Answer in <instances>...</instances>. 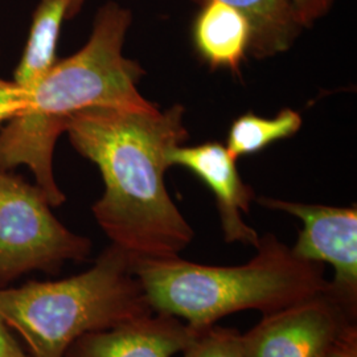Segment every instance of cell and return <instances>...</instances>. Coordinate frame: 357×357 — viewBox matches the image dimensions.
Listing matches in <instances>:
<instances>
[{
  "label": "cell",
  "instance_id": "obj_1",
  "mask_svg": "<svg viewBox=\"0 0 357 357\" xmlns=\"http://www.w3.org/2000/svg\"><path fill=\"white\" fill-rule=\"evenodd\" d=\"M184 115L178 103L166 110L94 106L65 128L73 149L102 176L105 191L93 216L134 262L178 257L195 238L165 180L168 153L190 137Z\"/></svg>",
  "mask_w": 357,
  "mask_h": 357
},
{
  "label": "cell",
  "instance_id": "obj_2",
  "mask_svg": "<svg viewBox=\"0 0 357 357\" xmlns=\"http://www.w3.org/2000/svg\"><path fill=\"white\" fill-rule=\"evenodd\" d=\"M131 23L128 7L101 6L86 44L54 64L29 90L26 109L0 131V168L28 167L53 208L66 202L54 178L53 153L69 119L94 106H155L138 89L144 69L123 54Z\"/></svg>",
  "mask_w": 357,
  "mask_h": 357
},
{
  "label": "cell",
  "instance_id": "obj_3",
  "mask_svg": "<svg viewBox=\"0 0 357 357\" xmlns=\"http://www.w3.org/2000/svg\"><path fill=\"white\" fill-rule=\"evenodd\" d=\"M255 257L237 266H212L178 257L135 261L132 268L155 312L202 331L229 315H262L324 293V265L302 259L278 237H259Z\"/></svg>",
  "mask_w": 357,
  "mask_h": 357
},
{
  "label": "cell",
  "instance_id": "obj_4",
  "mask_svg": "<svg viewBox=\"0 0 357 357\" xmlns=\"http://www.w3.org/2000/svg\"><path fill=\"white\" fill-rule=\"evenodd\" d=\"M134 259L110 243L85 271L59 281L0 289V318L32 357H64L81 336L153 312Z\"/></svg>",
  "mask_w": 357,
  "mask_h": 357
},
{
  "label": "cell",
  "instance_id": "obj_5",
  "mask_svg": "<svg viewBox=\"0 0 357 357\" xmlns=\"http://www.w3.org/2000/svg\"><path fill=\"white\" fill-rule=\"evenodd\" d=\"M52 208L36 184L0 168V289L28 273H57L89 258L91 241L68 229Z\"/></svg>",
  "mask_w": 357,
  "mask_h": 357
},
{
  "label": "cell",
  "instance_id": "obj_6",
  "mask_svg": "<svg viewBox=\"0 0 357 357\" xmlns=\"http://www.w3.org/2000/svg\"><path fill=\"white\" fill-rule=\"evenodd\" d=\"M266 209L280 211L296 217L303 227L291 246L294 255L302 259L330 265L333 278L327 291L345 310L357 314V208L305 204L274 199L255 197Z\"/></svg>",
  "mask_w": 357,
  "mask_h": 357
},
{
  "label": "cell",
  "instance_id": "obj_7",
  "mask_svg": "<svg viewBox=\"0 0 357 357\" xmlns=\"http://www.w3.org/2000/svg\"><path fill=\"white\" fill-rule=\"evenodd\" d=\"M355 320L326 290L264 315L243 335V356L324 357Z\"/></svg>",
  "mask_w": 357,
  "mask_h": 357
},
{
  "label": "cell",
  "instance_id": "obj_8",
  "mask_svg": "<svg viewBox=\"0 0 357 357\" xmlns=\"http://www.w3.org/2000/svg\"><path fill=\"white\" fill-rule=\"evenodd\" d=\"M169 167L190 169L204 181L216 199L224 241L243 243L255 248L259 243L258 231L243 221L249 213L255 193L245 184L237 169L236 159L227 147L218 142H206L197 146H178L168 153Z\"/></svg>",
  "mask_w": 357,
  "mask_h": 357
},
{
  "label": "cell",
  "instance_id": "obj_9",
  "mask_svg": "<svg viewBox=\"0 0 357 357\" xmlns=\"http://www.w3.org/2000/svg\"><path fill=\"white\" fill-rule=\"evenodd\" d=\"M183 320L165 312H150L105 331L77 339L64 357H174L196 335Z\"/></svg>",
  "mask_w": 357,
  "mask_h": 357
},
{
  "label": "cell",
  "instance_id": "obj_10",
  "mask_svg": "<svg viewBox=\"0 0 357 357\" xmlns=\"http://www.w3.org/2000/svg\"><path fill=\"white\" fill-rule=\"evenodd\" d=\"M200 7L192 24L195 50L211 68L237 73L250 48L248 19L218 0H209Z\"/></svg>",
  "mask_w": 357,
  "mask_h": 357
},
{
  "label": "cell",
  "instance_id": "obj_11",
  "mask_svg": "<svg viewBox=\"0 0 357 357\" xmlns=\"http://www.w3.org/2000/svg\"><path fill=\"white\" fill-rule=\"evenodd\" d=\"M204 4L209 0H195ZM236 8L252 29L249 53L258 60L290 51L305 29L291 0H218Z\"/></svg>",
  "mask_w": 357,
  "mask_h": 357
},
{
  "label": "cell",
  "instance_id": "obj_12",
  "mask_svg": "<svg viewBox=\"0 0 357 357\" xmlns=\"http://www.w3.org/2000/svg\"><path fill=\"white\" fill-rule=\"evenodd\" d=\"M68 0H40L32 13L26 47L13 72V81L22 89H32L57 59V45L66 20Z\"/></svg>",
  "mask_w": 357,
  "mask_h": 357
},
{
  "label": "cell",
  "instance_id": "obj_13",
  "mask_svg": "<svg viewBox=\"0 0 357 357\" xmlns=\"http://www.w3.org/2000/svg\"><path fill=\"white\" fill-rule=\"evenodd\" d=\"M301 128L302 115L289 107L281 110L274 118L248 113L233 121L225 147L237 160L241 156L262 151L274 142L293 137Z\"/></svg>",
  "mask_w": 357,
  "mask_h": 357
},
{
  "label": "cell",
  "instance_id": "obj_14",
  "mask_svg": "<svg viewBox=\"0 0 357 357\" xmlns=\"http://www.w3.org/2000/svg\"><path fill=\"white\" fill-rule=\"evenodd\" d=\"M181 354L183 357H245L243 333L236 328L213 324L196 332Z\"/></svg>",
  "mask_w": 357,
  "mask_h": 357
},
{
  "label": "cell",
  "instance_id": "obj_15",
  "mask_svg": "<svg viewBox=\"0 0 357 357\" xmlns=\"http://www.w3.org/2000/svg\"><path fill=\"white\" fill-rule=\"evenodd\" d=\"M29 91L17 86L13 79L0 77V126L8 123L26 109Z\"/></svg>",
  "mask_w": 357,
  "mask_h": 357
},
{
  "label": "cell",
  "instance_id": "obj_16",
  "mask_svg": "<svg viewBox=\"0 0 357 357\" xmlns=\"http://www.w3.org/2000/svg\"><path fill=\"white\" fill-rule=\"evenodd\" d=\"M303 28L314 26L327 16L337 0H291Z\"/></svg>",
  "mask_w": 357,
  "mask_h": 357
},
{
  "label": "cell",
  "instance_id": "obj_17",
  "mask_svg": "<svg viewBox=\"0 0 357 357\" xmlns=\"http://www.w3.org/2000/svg\"><path fill=\"white\" fill-rule=\"evenodd\" d=\"M324 357H357V326H349Z\"/></svg>",
  "mask_w": 357,
  "mask_h": 357
},
{
  "label": "cell",
  "instance_id": "obj_18",
  "mask_svg": "<svg viewBox=\"0 0 357 357\" xmlns=\"http://www.w3.org/2000/svg\"><path fill=\"white\" fill-rule=\"evenodd\" d=\"M0 357H32L13 336V331L0 318Z\"/></svg>",
  "mask_w": 357,
  "mask_h": 357
},
{
  "label": "cell",
  "instance_id": "obj_19",
  "mask_svg": "<svg viewBox=\"0 0 357 357\" xmlns=\"http://www.w3.org/2000/svg\"><path fill=\"white\" fill-rule=\"evenodd\" d=\"M86 0H68V11H66V19H73L78 13H81L84 4Z\"/></svg>",
  "mask_w": 357,
  "mask_h": 357
}]
</instances>
